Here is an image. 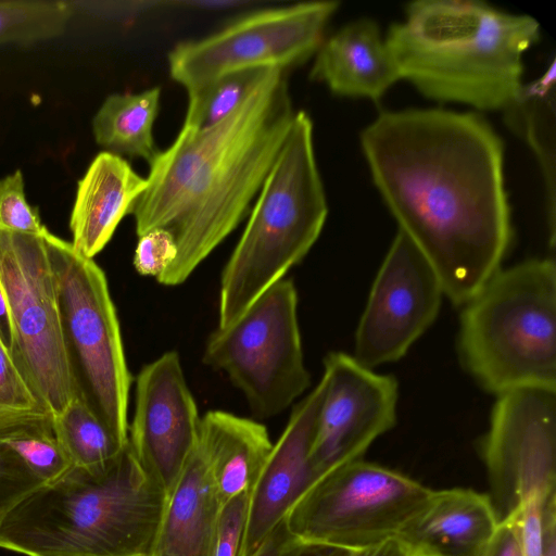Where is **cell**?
I'll use <instances>...</instances> for the list:
<instances>
[{
  "instance_id": "obj_11",
  "label": "cell",
  "mask_w": 556,
  "mask_h": 556,
  "mask_svg": "<svg viewBox=\"0 0 556 556\" xmlns=\"http://www.w3.org/2000/svg\"><path fill=\"white\" fill-rule=\"evenodd\" d=\"M339 5L313 1L263 9L206 37L178 42L168 53L170 77L190 91L233 72L301 65L317 52Z\"/></svg>"
},
{
  "instance_id": "obj_10",
  "label": "cell",
  "mask_w": 556,
  "mask_h": 556,
  "mask_svg": "<svg viewBox=\"0 0 556 556\" xmlns=\"http://www.w3.org/2000/svg\"><path fill=\"white\" fill-rule=\"evenodd\" d=\"M45 236L0 227V287L13 329L11 355L53 417L77 395Z\"/></svg>"
},
{
  "instance_id": "obj_2",
  "label": "cell",
  "mask_w": 556,
  "mask_h": 556,
  "mask_svg": "<svg viewBox=\"0 0 556 556\" xmlns=\"http://www.w3.org/2000/svg\"><path fill=\"white\" fill-rule=\"evenodd\" d=\"M167 494L129 443L112 459L72 466L0 525V547L26 556H151Z\"/></svg>"
},
{
  "instance_id": "obj_7",
  "label": "cell",
  "mask_w": 556,
  "mask_h": 556,
  "mask_svg": "<svg viewBox=\"0 0 556 556\" xmlns=\"http://www.w3.org/2000/svg\"><path fill=\"white\" fill-rule=\"evenodd\" d=\"M45 241L76 395L126 445L131 375L106 277L70 242L50 231Z\"/></svg>"
},
{
  "instance_id": "obj_8",
  "label": "cell",
  "mask_w": 556,
  "mask_h": 556,
  "mask_svg": "<svg viewBox=\"0 0 556 556\" xmlns=\"http://www.w3.org/2000/svg\"><path fill=\"white\" fill-rule=\"evenodd\" d=\"M203 362L228 376L255 417L270 418L287 409L311 384L293 281H278L230 326L216 328Z\"/></svg>"
},
{
  "instance_id": "obj_22",
  "label": "cell",
  "mask_w": 556,
  "mask_h": 556,
  "mask_svg": "<svg viewBox=\"0 0 556 556\" xmlns=\"http://www.w3.org/2000/svg\"><path fill=\"white\" fill-rule=\"evenodd\" d=\"M555 60L535 80L521 85L503 110L508 128L523 140L538 160L546 191L551 245L555 242L556 104Z\"/></svg>"
},
{
  "instance_id": "obj_5",
  "label": "cell",
  "mask_w": 556,
  "mask_h": 556,
  "mask_svg": "<svg viewBox=\"0 0 556 556\" xmlns=\"http://www.w3.org/2000/svg\"><path fill=\"white\" fill-rule=\"evenodd\" d=\"M327 215L313 122L308 113L296 111L222 271L217 328L230 326L302 262L319 238Z\"/></svg>"
},
{
  "instance_id": "obj_18",
  "label": "cell",
  "mask_w": 556,
  "mask_h": 556,
  "mask_svg": "<svg viewBox=\"0 0 556 556\" xmlns=\"http://www.w3.org/2000/svg\"><path fill=\"white\" fill-rule=\"evenodd\" d=\"M309 77L334 94L374 101L401 79L378 25L369 18L353 21L324 39Z\"/></svg>"
},
{
  "instance_id": "obj_37",
  "label": "cell",
  "mask_w": 556,
  "mask_h": 556,
  "mask_svg": "<svg viewBox=\"0 0 556 556\" xmlns=\"http://www.w3.org/2000/svg\"><path fill=\"white\" fill-rule=\"evenodd\" d=\"M286 521L280 522L266 538L252 556H278L285 545L292 539Z\"/></svg>"
},
{
  "instance_id": "obj_25",
  "label": "cell",
  "mask_w": 556,
  "mask_h": 556,
  "mask_svg": "<svg viewBox=\"0 0 556 556\" xmlns=\"http://www.w3.org/2000/svg\"><path fill=\"white\" fill-rule=\"evenodd\" d=\"M280 71L253 68L233 72L188 91L184 125L202 130L219 124Z\"/></svg>"
},
{
  "instance_id": "obj_12",
  "label": "cell",
  "mask_w": 556,
  "mask_h": 556,
  "mask_svg": "<svg viewBox=\"0 0 556 556\" xmlns=\"http://www.w3.org/2000/svg\"><path fill=\"white\" fill-rule=\"evenodd\" d=\"M479 450L500 521L556 493V391L496 395Z\"/></svg>"
},
{
  "instance_id": "obj_23",
  "label": "cell",
  "mask_w": 556,
  "mask_h": 556,
  "mask_svg": "<svg viewBox=\"0 0 556 556\" xmlns=\"http://www.w3.org/2000/svg\"><path fill=\"white\" fill-rule=\"evenodd\" d=\"M160 99L159 87L106 97L92 119L96 142L106 152L152 164L161 152L153 136Z\"/></svg>"
},
{
  "instance_id": "obj_1",
  "label": "cell",
  "mask_w": 556,
  "mask_h": 556,
  "mask_svg": "<svg viewBox=\"0 0 556 556\" xmlns=\"http://www.w3.org/2000/svg\"><path fill=\"white\" fill-rule=\"evenodd\" d=\"M361 147L399 229L463 306L501 269L513 239L501 137L472 112L406 109L379 113Z\"/></svg>"
},
{
  "instance_id": "obj_24",
  "label": "cell",
  "mask_w": 556,
  "mask_h": 556,
  "mask_svg": "<svg viewBox=\"0 0 556 556\" xmlns=\"http://www.w3.org/2000/svg\"><path fill=\"white\" fill-rule=\"evenodd\" d=\"M0 441L9 445L45 483L73 465L61 446L50 414H36L0 422Z\"/></svg>"
},
{
  "instance_id": "obj_20",
  "label": "cell",
  "mask_w": 556,
  "mask_h": 556,
  "mask_svg": "<svg viewBox=\"0 0 556 556\" xmlns=\"http://www.w3.org/2000/svg\"><path fill=\"white\" fill-rule=\"evenodd\" d=\"M222 507L198 441L167 494L151 556H213Z\"/></svg>"
},
{
  "instance_id": "obj_16",
  "label": "cell",
  "mask_w": 556,
  "mask_h": 556,
  "mask_svg": "<svg viewBox=\"0 0 556 556\" xmlns=\"http://www.w3.org/2000/svg\"><path fill=\"white\" fill-rule=\"evenodd\" d=\"M326 392L318 384L298 403L250 493L239 556H252L316 480L309 453Z\"/></svg>"
},
{
  "instance_id": "obj_36",
  "label": "cell",
  "mask_w": 556,
  "mask_h": 556,
  "mask_svg": "<svg viewBox=\"0 0 556 556\" xmlns=\"http://www.w3.org/2000/svg\"><path fill=\"white\" fill-rule=\"evenodd\" d=\"M350 556H422L418 551L400 540L392 538L379 544L355 549Z\"/></svg>"
},
{
  "instance_id": "obj_30",
  "label": "cell",
  "mask_w": 556,
  "mask_h": 556,
  "mask_svg": "<svg viewBox=\"0 0 556 556\" xmlns=\"http://www.w3.org/2000/svg\"><path fill=\"white\" fill-rule=\"evenodd\" d=\"M42 484L45 481L0 441V525L20 502Z\"/></svg>"
},
{
  "instance_id": "obj_3",
  "label": "cell",
  "mask_w": 556,
  "mask_h": 556,
  "mask_svg": "<svg viewBox=\"0 0 556 556\" xmlns=\"http://www.w3.org/2000/svg\"><path fill=\"white\" fill-rule=\"evenodd\" d=\"M539 39L532 16L463 0L410 2L384 38L401 79L424 97L481 111L511 102L522 85L523 53Z\"/></svg>"
},
{
  "instance_id": "obj_9",
  "label": "cell",
  "mask_w": 556,
  "mask_h": 556,
  "mask_svg": "<svg viewBox=\"0 0 556 556\" xmlns=\"http://www.w3.org/2000/svg\"><path fill=\"white\" fill-rule=\"evenodd\" d=\"M431 492L400 471L358 459L317 478L285 521L298 540L355 551L396 538Z\"/></svg>"
},
{
  "instance_id": "obj_19",
  "label": "cell",
  "mask_w": 556,
  "mask_h": 556,
  "mask_svg": "<svg viewBox=\"0 0 556 556\" xmlns=\"http://www.w3.org/2000/svg\"><path fill=\"white\" fill-rule=\"evenodd\" d=\"M148 187L147 178L122 156L102 151L78 181L70 227L73 249L93 258Z\"/></svg>"
},
{
  "instance_id": "obj_38",
  "label": "cell",
  "mask_w": 556,
  "mask_h": 556,
  "mask_svg": "<svg viewBox=\"0 0 556 556\" xmlns=\"http://www.w3.org/2000/svg\"><path fill=\"white\" fill-rule=\"evenodd\" d=\"M0 340L7 346V349L12 353L14 345V337L12 323L10 318L9 308L0 287Z\"/></svg>"
},
{
  "instance_id": "obj_27",
  "label": "cell",
  "mask_w": 556,
  "mask_h": 556,
  "mask_svg": "<svg viewBox=\"0 0 556 556\" xmlns=\"http://www.w3.org/2000/svg\"><path fill=\"white\" fill-rule=\"evenodd\" d=\"M72 15L71 4L63 1H0V45L31 43L59 37Z\"/></svg>"
},
{
  "instance_id": "obj_32",
  "label": "cell",
  "mask_w": 556,
  "mask_h": 556,
  "mask_svg": "<svg viewBox=\"0 0 556 556\" xmlns=\"http://www.w3.org/2000/svg\"><path fill=\"white\" fill-rule=\"evenodd\" d=\"M250 494L227 501L220 510L213 556H239Z\"/></svg>"
},
{
  "instance_id": "obj_21",
  "label": "cell",
  "mask_w": 556,
  "mask_h": 556,
  "mask_svg": "<svg viewBox=\"0 0 556 556\" xmlns=\"http://www.w3.org/2000/svg\"><path fill=\"white\" fill-rule=\"evenodd\" d=\"M199 446L224 505L235 496L251 493L273 443L263 424L210 410L201 417Z\"/></svg>"
},
{
  "instance_id": "obj_34",
  "label": "cell",
  "mask_w": 556,
  "mask_h": 556,
  "mask_svg": "<svg viewBox=\"0 0 556 556\" xmlns=\"http://www.w3.org/2000/svg\"><path fill=\"white\" fill-rule=\"evenodd\" d=\"M352 549L339 546L306 542L294 536L285 545L278 556H350Z\"/></svg>"
},
{
  "instance_id": "obj_4",
  "label": "cell",
  "mask_w": 556,
  "mask_h": 556,
  "mask_svg": "<svg viewBox=\"0 0 556 556\" xmlns=\"http://www.w3.org/2000/svg\"><path fill=\"white\" fill-rule=\"evenodd\" d=\"M287 71L256 89L237 110L225 141L201 165L168 230L177 256L157 282L174 287L237 228L257 197L295 115Z\"/></svg>"
},
{
  "instance_id": "obj_31",
  "label": "cell",
  "mask_w": 556,
  "mask_h": 556,
  "mask_svg": "<svg viewBox=\"0 0 556 556\" xmlns=\"http://www.w3.org/2000/svg\"><path fill=\"white\" fill-rule=\"evenodd\" d=\"M134 266L142 276L159 278L175 261L177 247L172 233L154 228L138 237Z\"/></svg>"
},
{
  "instance_id": "obj_29",
  "label": "cell",
  "mask_w": 556,
  "mask_h": 556,
  "mask_svg": "<svg viewBox=\"0 0 556 556\" xmlns=\"http://www.w3.org/2000/svg\"><path fill=\"white\" fill-rule=\"evenodd\" d=\"M0 227L41 237L49 232L37 210L26 200L23 175L18 169L0 179Z\"/></svg>"
},
{
  "instance_id": "obj_26",
  "label": "cell",
  "mask_w": 556,
  "mask_h": 556,
  "mask_svg": "<svg viewBox=\"0 0 556 556\" xmlns=\"http://www.w3.org/2000/svg\"><path fill=\"white\" fill-rule=\"evenodd\" d=\"M55 435L73 466L92 467L114 458L121 444L78 397L52 417Z\"/></svg>"
},
{
  "instance_id": "obj_33",
  "label": "cell",
  "mask_w": 556,
  "mask_h": 556,
  "mask_svg": "<svg viewBox=\"0 0 556 556\" xmlns=\"http://www.w3.org/2000/svg\"><path fill=\"white\" fill-rule=\"evenodd\" d=\"M480 556H525L520 525L516 514L498 522Z\"/></svg>"
},
{
  "instance_id": "obj_6",
  "label": "cell",
  "mask_w": 556,
  "mask_h": 556,
  "mask_svg": "<svg viewBox=\"0 0 556 556\" xmlns=\"http://www.w3.org/2000/svg\"><path fill=\"white\" fill-rule=\"evenodd\" d=\"M458 353L488 392L556 391V266L531 258L498 269L463 306Z\"/></svg>"
},
{
  "instance_id": "obj_17",
  "label": "cell",
  "mask_w": 556,
  "mask_h": 556,
  "mask_svg": "<svg viewBox=\"0 0 556 556\" xmlns=\"http://www.w3.org/2000/svg\"><path fill=\"white\" fill-rule=\"evenodd\" d=\"M498 522L489 494L464 488L432 490L396 538L422 556H480Z\"/></svg>"
},
{
  "instance_id": "obj_28",
  "label": "cell",
  "mask_w": 556,
  "mask_h": 556,
  "mask_svg": "<svg viewBox=\"0 0 556 556\" xmlns=\"http://www.w3.org/2000/svg\"><path fill=\"white\" fill-rule=\"evenodd\" d=\"M36 414L50 413L39 402L0 340V422Z\"/></svg>"
},
{
  "instance_id": "obj_35",
  "label": "cell",
  "mask_w": 556,
  "mask_h": 556,
  "mask_svg": "<svg viewBox=\"0 0 556 556\" xmlns=\"http://www.w3.org/2000/svg\"><path fill=\"white\" fill-rule=\"evenodd\" d=\"M541 556H556V493L545 501L542 508Z\"/></svg>"
},
{
  "instance_id": "obj_14",
  "label": "cell",
  "mask_w": 556,
  "mask_h": 556,
  "mask_svg": "<svg viewBox=\"0 0 556 556\" xmlns=\"http://www.w3.org/2000/svg\"><path fill=\"white\" fill-rule=\"evenodd\" d=\"M326 392L309 460L315 478L362 459L371 443L396 424L399 382L375 372L353 355L330 352L324 359Z\"/></svg>"
},
{
  "instance_id": "obj_13",
  "label": "cell",
  "mask_w": 556,
  "mask_h": 556,
  "mask_svg": "<svg viewBox=\"0 0 556 556\" xmlns=\"http://www.w3.org/2000/svg\"><path fill=\"white\" fill-rule=\"evenodd\" d=\"M443 295L431 264L399 229L361 316L355 359L368 368L401 359L435 320Z\"/></svg>"
},
{
  "instance_id": "obj_15",
  "label": "cell",
  "mask_w": 556,
  "mask_h": 556,
  "mask_svg": "<svg viewBox=\"0 0 556 556\" xmlns=\"http://www.w3.org/2000/svg\"><path fill=\"white\" fill-rule=\"evenodd\" d=\"M200 425L201 417L179 355L168 351L144 365L136 378L128 443L166 494L198 444Z\"/></svg>"
}]
</instances>
